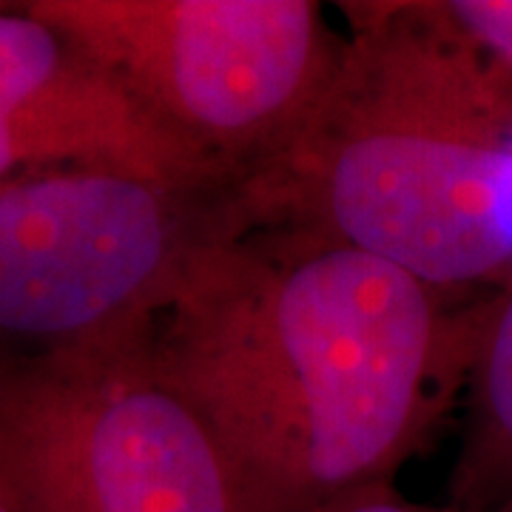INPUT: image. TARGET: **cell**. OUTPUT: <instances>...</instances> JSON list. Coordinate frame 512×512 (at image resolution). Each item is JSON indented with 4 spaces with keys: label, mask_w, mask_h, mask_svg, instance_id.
<instances>
[{
    "label": "cell",
    "mask_w": 512,
    "mask_h": 512,
    "mask_svg": "<svg viewBox=\"0 0 512 512\" xmlns=\"http://www.w3.org/2000/svg\"><path fill=\"white\" fill-rule=\"evenodd\" d=\"M476 308L336 239L217 217L143 345L214 436L242 512L393 481L456 399Z\"/></svg>",
    "instance_id": "cell-1"
},
{
    "label": "cell",
    "mask_w": 512,
    "mask_h": 512,
    "mask_svg": "<svg viewBox=\"0 0 512 512\" xmlns=\"http://www.w3.org/2000/svg\"><path fill=\"white\" fill-rule=\"evenodd\" d=\"M288 140L222 191L234 228L336 239L436 291L512 279V89L421 3H348Z\"/></svg>",
    "instance_id": "cell-2"
},
{
    "label": "cell",
    "mask_w": 512,
    "mask_h": 512,
    "mask_svg": "<svg viewBox=\"0 0 512 512\" xmlns=\"http://www.w3.org/2000/svg\"><path fill=\"white\" fill-rule=\"evenodd\" d=\"M29 9L228 185L308 117L345 46L313 0H35Z\"/></svg>",
    "instance_id": "cell-3"
},
{
    "label": "cell",
    "mask_w": 512,
    "mask_h": 512,
    "mask_svg": "<svg viewBox=\"0 0 512 512\" xmlns=\"http://www.w3.org/2000/svg\"><path fill=\"white\" fill-rule=\"evenodd\" d=\"M217 217L220 194L120 168L0 183V359L140 339Z\"/></svg>",
    "instance_id": "cell-4"
},
{
    "label": "cell",
    "mask_w": 512,
    "mask_h": 512,
    "mask_svg": "<svg viewBox=\"0 0 512 512\" xmlns=\"http://www.w3.org/2000/svg\"><path fill=\"white\" fill-rule=\"evenodd\" d=\"M143 336L0 359V490L15 510L242 512L217 441Z\"/></svg>",
    "instance_id": "cell-5"
},
{
    "label": "cell",
    "mask_w": 512,
    "mask_h": 512,
    "mask_svg": "<svg viewBox=\"0 0 512 512\" xmlns=\"http://www.w3.org/2000/svg\"><path fill=\"white\" fill-rule=\"evenodd\" d=\"M120 168L197 194L228 180L23 3L0 9V183L29 171Z\"/></svg>",
    "instance_id": "cell-6"
},
{
    "label": "cell",
    "mask_w": 512,
    "mask_h": 512,
    "mask_svg": "<svg viewBox=\"0 0 512 512\" xmlns=\"http://www.w3.org/2000/svg\"><path fill=\"white\" fill-rule=\"evenodd\" d=\"M464 384V453L490 484L512 490V279L481 305Z\"/></svg>",
    "instance_id": "cell-7"
},
{
    "label": "cell",
    "mask_w": 512,
    "mask_h": 512,
    "mask_svg": "<svg viewBox=\"0 0 512 512\" xmlns=\"http://www.w3.org/2000/svg\"><path fill=\"white\" fill-rule=\"evenodd\" d=\"M421 6L512 89V0H439Z\"/></svg>",
    "instance_id": "cell-8"
},
{
    "label": "cell",
    "mask_w": 512,
    "mask_h": 512,
    "mask_svg": "<svg viewBox=\"0 0 512 512\" xmlns=\"http://www.w3.org/2000/svg\"><path fill=\"white\" fill-rule=\"evenodd\" d=\"M313 512H456L453 507H430L419 504L413 498H407L396 490L393 481H379V484H367L359 490L333 498L328 504H322Z\"/></svg>",
    "instance_id": "cell-9"
},
{
    "label": "cell",
    "mask_w": 512,
    "mask_h": 512,
    "mask_svg": "<svg viewBox=\"0 0 512 512\" xmlns=\"http://www.w3.org/2000/svg\"><path fill=\"white\" fill-rule=\"evenodd\" d=\"M0 512H18L15 510V504L6 498V493H3V490H0Z\"/></svg>",
    "instance_id": "cell-10"
},
{
    "label": "cell",
    "mask_w": 512,
    "mask_h": 512,
    "mask_svg": "<svg viewBox=\"0 0 512 512\" xmlns=\"http://www.w3.org/2000/svg\"><path fill=\"white\" fill-rule=\"evenodd\" d=\"M495 512H512V498H507V501H504V504H501Z\"/></svg>",
    "instance_id": "cell-11"
}]
</instances>
